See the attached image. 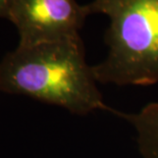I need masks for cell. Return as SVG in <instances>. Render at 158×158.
Wrapping results in <instances>:
<instances>
[{
    "label": "cell",
    "instance_id": "obj_1",
    "mask_svg": "<svg viewBox=\"0 0 158 158\" xmlns=\"http://www.w3.org/2000/svg\"><path fill=\"white\" fill-rule=\"evenodd\" d=\"M0 92L23 95L77 115L106 110L81 36L18 47L0 61Z\"/></svg>",
    "mask_w": 158,
    "mask_h": 158
},
{
    "label": "cell",
    "instance_id": "obj_2",
    "mask_svg": "<svg viewBox=\"0 0 158 158\" xmlns=\"http://www.w3.org/2000/svg\"><path fill=\"white\" fill-rule=\"evenodd\" d=\"M89 15L108 16V52L93 65L97 83L150 86L158 82V0H93Z\"/></svg>",
    "mask_w": 158,
    "mask_h": 158
},
{
    "label": "cell",
    "instance_id": "obj_3",
    "mask_svg": "<svg viewBox=\"0 0 158 158\" xmlns=\"http://www.w3.org/2000/svg\"><path fill=\"white\" fill-rule=\"evenodd\" d=\"M87 5L77 0H12L8 21L18 30L19 45L31 46L80 36Z\"/></svg>",
    "mask_w": 158,
    "mask_h": 158
},
{
    "label": "cell",
    "instance_id": "obj_4",
    "mask_svg": "<svg viewBox=\"0 0 158 158\" xmlns=\"http://www.w3.org/2000/svg\"><path fill=\"white\" fill-rule=\"evenodd\" d=\"M137 131L138 146L143 158H158V102H150L139 112L117 114Z\"/></svg>",
    "mask_w": 158,
    "mask_h": 158
},
{
    "label": "cell",
    "instance_id": "obj_5",
    "mask_svg": "<svg viewBox=\"0 0 158 158\" xmlns=\"http://www.w3.org/2000/svg\"><path fill=\"white\" fill-rule=\"evenodd\" d=\"M11 4L12 0H0V18L8 19Z\"/></svg>",
    "mask_w": 158,
    "mask_h": 158
}]
</instances>
